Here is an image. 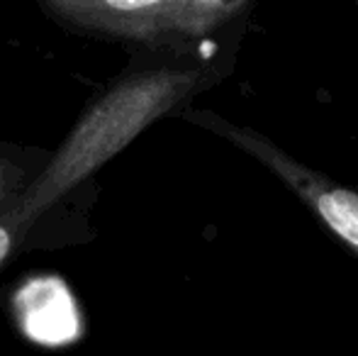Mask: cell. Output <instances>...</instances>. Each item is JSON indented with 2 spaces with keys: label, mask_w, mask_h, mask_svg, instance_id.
I'll return each instance as SVG.
<instances>
[{
  "label": "cell",
  "mask_w": 358,
  "mask_h": 356,
  "mask_svg": "<svg viewBox=\"0 0 358 356\" xmlns=\"http://www.w3.org/2000/svg\"><path fill=\"white\" fill-rule=\"evenodd\" d=\"M178 118L183 122L205 129V132H213L215 137L229 142L231 147H236L264 169H268L358 259V190L336 183L331 176L287 154L283 147H278L273 139L261 134L259 129L231 122V120L217 115L215 110L185 108L178 113Z\"/></svg>",
  "instance_id": "obj_3"
},
{
  "label": "cell",
  "mask_w": 358,
  "mask_h": 356,
  "mask_svg": "<svg viewBox=\"0 0 358 356\" xmlns=\"http://www.w3.org/2000/svg\"><path fill=\"white\" fill-rule=\"evenodd\" d=\"M59 29L93 42L122 44L132 54L213 62L234 57L227 39L239 37L249 0H39Z\"/></svg>",
  "instance_id": "obj_2"
},
{
  "label": "cell",
  "mask_w": 358,
  "mask_h": 356,
  "mask_svg": "<svg viewBox=\"0 0 358 356\" xmlns=\"http://www.w3.org/2000/svg\"><path fill=\"white\" fill-rule=\"evenodd\" d=\"M231 57L213 62L132 54L129 64L76 118L66 137L8 213L0 215L15 242V254L32 247H66L90 232L71 225V203L93 195L98 171L124 152L142 132L178 115L203 90L220 83Z\"/></svg>",
  "instance_id": "obj_1"
},
{
  "label": "cell",
  "mask_w": 358,
  "mask_h": 356,
  "mask_svg": "<svg viewBox=\"0 0 358 356\" xmlns=\"http://www.w3.org/2000/svg\"><path fill=\"white\" fill-rule=\"evenodd\" d=\"M49 149L0 139V215L8 213L27 183L39 173Z\"/></svg>",
  "instance_id": "obj_4"
},
{
  "label": "cell",
  "mask_w": 358,
  "mask_h": 356,
  "mask_svg": "<svg viewBox=\"0 0 358 356\" xmlns=\"http://www.w3.org/2000/svg\"><path fill=\"white\" fill-rule=\"evenodd\" d=\"M13 257H15V242H13V234H10V229L5 227L3 220H0V266H5V264H8Z\"/></svg>",
  "instance_id": "obj_5"
}]
</instances>
